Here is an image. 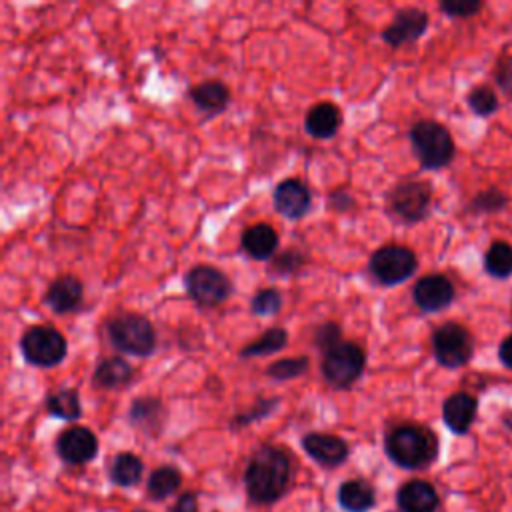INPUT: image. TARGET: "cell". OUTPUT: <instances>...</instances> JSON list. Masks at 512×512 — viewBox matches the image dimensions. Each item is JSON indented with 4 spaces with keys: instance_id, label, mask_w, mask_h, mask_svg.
I'll use <instances>...</instances> for the list:
<instances>
[{
    "instance_id": "cell-1",
    "label": "cell",
    "mask_w": 512,
    "mask_h": 512,
    "mask_svg": "<svg viewBox=\"0 0 512 512\" xmlns=\"http://www.w3.org/2000/svg\"><path fill=\"white\" fill-rule=\"evenodd\" d=\"M294 482L292 456L272 444L260 446L244 470V488L252 504L270 506L282 500Z\"/></svg>"
},
{
    "instance_id": "cell-2",
    "label": "cell",
    "mask_w": 512,
    "mask_h": 512,
    "mask_svg": "<svg viewBox=\"0 0 512 512\" xmlns=\"http://www.w3.org/2000/svg\"><path fill=\"white\" fill-rule=\"evenodd\" d=\"M386 456L400 468L422 470L438 458V438L422 424H398L384 438Z\"/></svg>"
},
{
    "instance_id": "cell-3",
    "label": "cell",
    "mask_w": 512,
    "mask_h": 512,
    "mask_svg": "<svg viewBox=\"0 0 512 512\" xmlns=\"http://www.w3.org/2000/svg\"><path fill=\"white\" fill-rule=\"evenodd\" d=\"M410 144L416 160L426 170L448 166L456 154L452 134L436 120H418L410 128Z\"/></svg>"
},
{
    "instance_id": "cell-4",
    "label": "cell",
    "mask_w": 512,
    "mask_h": 512,
    "mask_svg": "<svg viewBox=\"0 0 512 512\" xmlns=\"http://www.w3.org/2000/svg\"><path fill=\"white\" fill-rule=\"evenodd\" d=\"M110 344L130 356H150L156 350V330L146 316L126 312L106 322Z\"/></svg>"
},
{
    "instance_id": "cell-5",
    "label": "cell",
    "mask_w": 512,
    "mask_h": 512,
    "mask_svg": "<svg viewBox=\"0 0 512 512\" xmlns=\"http://www.w3.org/2000/svg\"><path fill=\"white\" fill-rule=\"evenodd\" d=\"M366 354L356 342L342 340L322 356V376L336 390H348L362 376Z\"/></svg>"
},
{
    "instance_id": "cell-6",
    "label": "cell",
    "mask_w": 512,
    "mask_h": 512,
    "mask_svg": "<svg viewBox=\"0 0 512 512\" xmlns=\"http://www.w3.org/2000/svg\"><path fill=\"white\" fill-rule=\"evenodd\" d=\"M20 350L26 362L40 368H52L66 358L68 342L64 334L54 326L40 324L24 330L20 338Z\"/></svg>"
},
{
    "instance_id": "cell-7",
    "label": "cell",
    "mask_w": 512,
    "mask_h": 512,
    "mask_svg": "<svg viewBox=\"0 0 512 512\" xmlns=\"http://www.w3.org/2000/svg\"><path fill=\"white\" fill-rule=\"evenodd\" d=\"M432 204V188L424 180H402L388 194V210L390 214L404 222L416 224L430 214Z\"/></svg>"
},
{
    "instance_id": "cell-8",
    "label": "cell",
    "mask_w": 512,
    "mask_h": 512,
    "mask_svg": "<svg viewBox=\"0 0 512 512\" xmlns=\"http://www.w3.org/2000/svg\"><path fill=\"white\" fill-rule=\"evenodd\" d=\"M184 288L188 296L202 308H216L232 294L230 278L222 270L208 264L190 268L184 276Z\"/></svg>"
},
{
    "instance_id": "cell-9",
    "label": "cell",
    "mask_w": 512,
    "mask_h": 512,
    "mask_svg": "<svg viewBox=\"0 0 512 512\" xmlns=\"http://www.w3.org/2000/svg\"><path fill=\"white\" fill-rule=\"evenodd\" d=\"M432 352L440 366L460 368L474 354V338L468 328L458 322H444L432 332Z\"/></svg>"
},
{
    "instance_id": "cell-10",
    "label": "cell",
    "mask_w": 512,
    "mask_h": 512,
    "mask_svg": "<svg viewBox=\"0 0 512 512\" xmlns=\"http://www.w3.org/2000/svg\"><path fill=\"white\" fill-rule=\"evenodd\" d=\"M418 268L416 254L402 244H386L378 248L368 262L370 274L384 286H394L408 280Z\"/></svg>"
},
{
    "instance_id": "cell-11",
    "label": "cell",
    "mask_w": 512,
    "mask_h": 512,
    "mask_svg": "<svg viewBox=\"0 0 512 512\" xmlns=\"http://www.w3.org/2000/svg\"><path fill=\"white\" fill-rule=\"evenodd\" d=\"M56 454L70 466L88 464L98 454V438L86 426H70L58 434Z\"/></svg>"
},
{
    "instance_id": "cell-12",
    "label": "cell",
    "mask_w": 512,
    "mask_h": 512,
    "mask_svg": "<svg viewBox=\"0 0 512 512\" xmlns=\"http://www.w3.org/2000/svg\"><path fill=\"white\" fill-rule=\"evenodd\" d=\"M454 298L456 288L444 274H426L418 278L412 288V300L422 312H440L448 308Z\"/></svg>"
},
{
    "instance_id": "cell-13",
    "label": "cell",
    "mask_w": 512,
    "mask_h": 512,
    "mask_svg": "<svg viewBox=\"0 0 512 512\" xmlns=\"http://www.w3.org/2000/svg\"><path fill=\"white\" fill-rule=\"evenodd\" d=\"M304 452L322 468H338L348 460V442L336 434L308 432L300 440Z\"/></svg>"
},
{
    "instance_id": "cell-14",
    "label": "cell",
    "mask_w": 512,
    "mask_h": 512,
    "mask_svg": "<svg viewBox=\"0 0 512 512\" xmlns=\"http://www.w3.org/2000/svg\"><path fill=\"white\" fill-rule=\"evenodd\" d=\"M428 28V14L420 8H402L382 30V40L392 48L416 42Z\"/></svg>"
},
{
    "instance_id": "cell-15",
    "label": "cell",
    "mask_w": 512,
    "mask_h": 512,
    "mask_svg": "<svg viewBox=\"0 0 512 512\" xmlns=\"http://www.w3.org/2000/svg\"><path fill=\"white\" fill-rule=\"evenodd\" d=\"M168 420L166 406L156 396H140L134 398L128 410V422L148 436H158L164 430V424Z\"/></svg>"
},
{
    "instance_id": "cell-16",
    "label": "cell",
    "mask_w": 512,
    "mask_h": 512,
    "mask_svg": "<svg viewBox=\"0 0 512 512\" xmlns=\"http://www.w3.org/2000/svg\"><path fill=\"white\" fill-rule=\"evenodd\" d=\"M312 204L308 186L298 178L282 180L274 190V208L288 220L302 218Z\"/></svg>"
},
{
    "instance_id": "cell-17",
    "label": "cell",
    "mask_w": 512,
    "mask_h": 512,
    "mask_svg": "<svg viewBox=\"0 0 512 512\" xmlns=\"http://www.w3.org/2000/svg\"><path fill=\"white\" fill-rule=\"evenodd\" d=\"M396 506L400 512H436L440 496L428 480H408L396 492Z\"/></svg>"
},
{
    "instance_id": "cell-18",
    "label": "cell",
    "mask_w": 512,
    "mask_h": 512,
    "mask_svg": "<svg viewBox=\"0 0 512 512\" xmlns=\"http://www.w3.org/2000/svg\"><path fill=\"white\" fill-rule=\"evenodd\" d=\"M82 298H84V286L72 274L58 276L54 282L48 284L44 294L46 306L56 314H68L78 310L82 304Z\"/></svg>"
},
{
    "instance_id": "cell-19",
    "label": "cell",
    "mask_w": 512,
    "mask_h": 512,
    "mask_svg": "<svg viewBox=\"0 0 512 512\" xmlns=\"http://www.w3.org/2000/svg\"><path fill=\"white\" fill-rule=\"evenodd\" d=\"M478 414V400L470 392H454L442 404V420L454 434H466Z\"/></svg>"
},
{
    "instance_id": "cell-20",
    "label": "cell",
    "mask_w": 512,
    "mask_h": 512,
    "mask_svg": "<svg viewBox=\"0 0 512 512\" xmlns=\"http://www.w3.org/2000/svg\"><path fill=\"white\" fill-rule=\"evenodd\" d=\"M240 246L254 260H272L278 250V232L266 222L252 224L242 232Z\"/></svg>"
},
{
    "instance_id": "cell-21",
    "label": "cell",
    "mask_w": 512,
    "mask_h": 512,
    "mask_svg": "<svg viewBox=\"0 0 512 512\" xmlns=\"http://www.w3.org/2000/svg\"><path fill=\"white\" fill-rule=\"evenodd\" d=\"M342 126V110L332 102L314 104L304 118V130L318 140L332 138Z\"/></svg>"
},
{
    "instance_id": "cell-22",
    "label": "cell",
    "mask_w": 512,
    "mask_h": 512,
    "mask_svg": "<svg viewBox=\"0 0 512 512\" xmlns=\"http://www.w3.org/2000/svg\"><path fill=\"white\" fill-rule=\"evenodd\" d=\"M336 500L344 512H370L376 506V490L362 478H350L338 486Z\"/></svg>"
},
{
    "instance_id": "cell-23",
    "label": "cell",
    "mask_w": 512,
    "mask_h": 512,
    "mask_svg": "<svg viewBox=\"0 0 512 512\" xmlns=\"http://www.w3.org/2000/svg\"><path fill=\"white\" fill-rule=\"evenodd\" d=\"M132 378H134V370L128 360H124L122 356H108L96 364L92 374V384L104 390H120L128 386Z\"/></svg>"
},
{
    "instance_id": "cell-24",
    "label": "cell",
    "mask_w": 512,
    "mask_h": 512,
    "mask_svg": "<svg viewBox=\"0 0 512 512\" xmlns=\"http://www.w3.org/2000/svg\"><path fill=\"white\" fill-rule=\"evenodd\" d=\"M190 100L206 114H220L230 102V90L220 80H204L188 90Z\"/></svg>"
},
{
    "instance_id": "cell-25",
    "label": "cell",
    "mask_w": 512,
    "mask_h": 512,
    "mask_svg": "<svg viewBox=\"0 0 512 512\" xmlns=\"http://www.w3.org/2000/svg\"><path fill=\"white\" fill-rule=\"evenodd\" d=\"M144 462L134 452H118L108 468V476L116 486L132 488L142 480Z\"/></svg>"
},
{
    "instance_id": "cell-26",
    "label": "cell",
    "mask_w": 512,
    "mask_h": 512,
    "mask_svg": "<svg viewBox=\"0 0 512 512\" xmlns=\"http://www.w3.org/2000/svg\"><path fill=\"white\" fill-rule=\"evenodd\" d=\"M182 486V472L176 466L164 464L150 472L146 482V492L150 500H166L168 496L176 494V490Z\"/></svg>"
},
{
    "instance_id": "cell-27",
    "label": "cell",
    "mask_w": 512,
    "mask_h": 512,
    "mask_svg": "<svg viewBox=\"0 0 512 512\" xmlns=\"http://www.w3.org/2000/svg\"><path fill=\"white\" fill-rule=\"evenodd\" d=\"M46 410L54 418L78 420L82 416L80 396L74 388H60L46 396Z\"/></svg>"
},
{
    "instance_id": "cell-28",
    "label": "cell",
    "mask_w": 512,
    "mask_h": 512,
    "mask_svg": "<svg viewBox=\"0 0 512 512\" xmlns=\"http://www.w3.org/2000/svg\"><path fill=\"white\" fill-rule=\"evenodd\" d=\"M484 272L492 278L504 280L512 276V246L504 240H494L484 252Z\"/></svg>"
},
{
    "instance_id": "cell-29",
    "label": "cell",
    "mask_w": 512,
    "mask_h": 512,
    "mask_svg": "<svg viewBox=\"0 0 512 512\" xmlns=\"http://www.w3.org/2000/svg\"><path fill=\"white\" fill-rule=\"evenodd\" d=\"M286 344H288V332L282 326H272L258 340L246 344L240 350V356L242 358H252V356L274 354V352H280Z\"/></svg>"
},
{
    "instance_id": "cell-30",
    "label": "cell",
    "mask_w": 512,
    "mask_h": 512,
    "mask_svg": "<svg viewBox=\"0 0 512 512\" xmlns=\"http://www.w3.org/2000/svg\"><path fill=\"white\" fill-rule=\"evenodd\" d=\"M466 104L476 116H490L498 110V96L490 86L480 84L468 92Z\"/></svg>"
},
{
    "instance_id": "cell-31",
    "label": "cell",
    "mask_w": 512,
    "mask_h": 512,
    "mask_svg": "<svg viewBox=\"0 0 512 512\" xmlns=\"http://www.w3.org/2000/svg\"><path fill=\"white\" fill-rule=\"evenodd\" d=\"M308 364L310 360L306 356H296V358H282V360H276L272 362L268 368H266V374L274 380H292V378H298L302 376L306 370H308Z\"/></svg>"
},
{
    "instance_id": "cell-32",
    "label": "cell",
    "mask_w": 512,
    "mask_h": 512,
    "mask_svg": "<svg viewBox=\"0 0 512 512\" xmlns=\"http://www.w3.org/2000/svg\"><path fill=\"white\" fill-rule=\"evenodd\" d=\"M304 262H306V258L302 252L284 250L270 260L268 272L274 276H290V274H296L304 266Z\"/></svg>"
},
{
    "instance_id": "cell-33",
    "label": "cell",
    "mask_w": 512,
    "mask_h": 512,
    "mask_svg": "<svg viewBox=\"0 0 512 512\" xmlns=\"http://www.w3.org/2000/svg\"><path fill=\"white\" fill-rule=\"evenodd\" d=\"M250 308L256 316H274L282 308V294L276 288H262L252 296Z\"/></svg>"
},
{
    "instance_id": "cell-34",
    "label": "cell",
    "mask_w": 512,
    "mask_h": 512,
    "mask_svg": "<svg viewBox=\"0 0 512 512\" xmlns=\"http://www.w3.org/2000/svg\"><path fill=\"white\" fill-rule=\"evenodd\" d=\"M508 204V198L504 192L490 188V190H482L478 192L472 202H470V210L474 214H486V212H500L504 206Z\"/></svg>"
},
{
    "instance_id": "cell-35",
    "label": "cell",
    "mask_w": 512,
    "mask_h": 512,
    "mask_svg": "<svg viewBox=\"0 0 512 512\" xmlns=\"http://www.w3.org/2000/svg\"><path fill=\"white\" fill-rule=\"evenodd\" d=\"M280 404V398H260L248 412H242V414H236L232 418V428H242V426H248L256 420H262L266 416H270Z\"/></svg>"
},
{
    "instance_id": "cell-36",
    "label": "cell",
    "mask_w": 512,
    "mask_h": 512,
    "mask_svg": "<svg viewBox=\"0 0 512 512\" xmlns=\"http://www.w3.org/2000/svg\"><path fill=\"white\" fill-rule=\"evenodd\" d=\"M342 342V328L336 322H324L314 330V346L326 354Z\"/></svg>"
},
{
    "instance_id": "cell-37",
    "label": "cell",
    "mask_w": 512,
    "mask_h": 512,
    "mask_svg": "<svg viewBox=\"0 0 512 512\" xmlns=\"http://www.w3.org/2000/svg\"><path fill=\"white\" fill-rule=\"evenodd\" d=\"M438 6L452 18H472L482 10V2L478 0H444Z\"/></svg>"
},
{
    "instance_id": "cell-38",
    "label": "cell",
    "mask_w": 512,
    "mask_h": 512,
    "mask_svg": "<svg viewBox=\"0 0 512 512\" xmlns=\"http://www.w3.org/2000/svg\"><path fill=\"white\" fill-rule=\"evenodd\" d=\"M494 78H496V84L500 86V90L512 98V54L502 56L498 60Z\"/></svg>"
},
{
    "instance_id": "cell-39",
    "label": "cell",
    "mask_w": 512,
    "mask_h": 512,
    "mask_svg": "<svg viewBox=\"0 0 512 512\" xmlns=\"http://www.w3.org/2000/svg\"><path fill=\"white\" fill-rule=\"evenodd\" d=\"M168 512H198V498L194 492H184L176 498Z\"/></svg>"
},
{
    "instance_id": "cell-40",
    "label": "cell",
    "mask_w": 512,
    "mask_h": 512,
    "mask_svg": "<svg viewBox=\"0 0 512 512\" xmlns=\"http://www.w3.org/2000/svg\"><path fill=\"white\" fill-rule=\"evenodd\" d=\"M352 204H354V198H352L348 192H344V190H334V192L328 196V206H330L332 210L346 212L348 208H352Z\"/></svg>"
},
{
    "instance_id": "cell-41",
    "label": "cell",
    "mask_w": 512,
    "mask_h": 512,
    "mask_svg": "<svg viewBox=\"0 0 512 512\" xmlns=\"http://www.w3.org/2000/svg\"><path fill=\"white\" fill-rule=\"evenodd\" d=\"M498 360L504 364V368L512 370V334H508L500 346H498Z\"/></svg>"
}]
</instances>
